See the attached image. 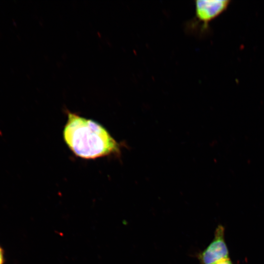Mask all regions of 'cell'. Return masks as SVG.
Masks as SVG:
<instances>
[{
	"label": "cell",
	"mask_w": 264,
	"mask_h": 264,
	"mask_svg": "<svg viewBox=\"0 0 264 264\" xmlns=\"http://www.w3.org/2000/svg\"><path fill=\"white\" fill-rule=\"evenodd\" d=\"M63 136L68 148L77 156L94 159L119 156L121 145L101 124L67 110Z\"/></svg>",
	"instance_id": "obj_1"
},
{
	"label": "cell",
	"mask_w": 264,
	"mask_h": 264,
	"mask_svg": "<svg viewBox=\"0 0 264 264\" xmlns=\"http://www.w3.org/2000/svg\"><path fill=\"white\" fill-rule=\"evenodd\" d=\"M214 264H233L229 258L219 261Z\"/></svg>",
	"instance_id": "obj_4"
},
{
	"label": "cell",
	"mask_w": 264,
	"mask_h": 264,
	"mask_svg": "<svg viewBox=\"0 0 264 264\" xmlns=\"http://www.w3.org/2000/svg\"><path fill=\"white\" fill-rule=\"evenodd\" d=\"M229 251L224 239V228L219 225L214 233V238L209 245L198 255L201 264H214L229 258Z\"/></svg>",
	"instance_id": "obj_2"
},
{
	"label": "cell",
	"mask_w": 264,
	"mask_h": 264,
	"mask_svg": "<svg viewBox=\"0 0 264 264\" xmlns=\"http://www.w3.org/2000/svg\"><path fill=\"white\" fill-rule=\"evenodd\" d=\"M3 252L2 249L0 247V264H3Z\"/></svg>",
	"instance_id": "obj_5"
},
{
	"label": "cell",
	"mask_w": 264,
	"mask_h": 264,
	"mask_svg": "<svg viewBox=\"0 0 264 264\" xmlns=\"http://www.w3.org/2000/svg\"><path fill=\"white\" fill-rule=\"evenodd\" d=\"M230 2L228 0H195V19L202 23L201 28H207L209 22L223 12Z\"/></svg>",
	"instance_id": "obj_3"
}]
</instances>
